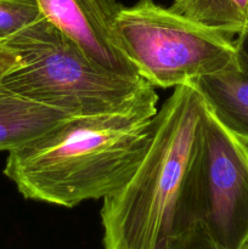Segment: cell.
<instances>
[{"label":"cell","mask_w":248,"mask_h":249,"mask_svg":"<svg viewBox=\"0 0 248 249\" xmlns=\"http://www.w3.org/2000/svg\"><path fill=\"white\" fill-rule=\"evenodd\" d=\"M177 249H216L202 233L192 232L177 246Z\"/></svg>","instance_id":"cell-11"},{"label":"cell","mask_w":248,"mask_h":249,"mask_svg":"<svg viewBox=\"0 0 248 249\" xmlns=\"http://www.w3.org/2000/svg\"><path fill=\"white\" fill-rule=\"evenodd\" d=\"M194 83L223 125L248 143V65L237 60Z\"/></svg>","instance_id":"cell-7"},{"label":"cell","mask_w":248,"mask_h":249,"mask_svg":"<svg viewBox=\"0 0 248 249\" xmlns=\"http://www.w3.org/2000/svg\"><path fill=\"white\" fill-rule=\"evenodd\" d=\"M203 108L195 83H186L157 109L145 156L128 181L104 198V249H177L182 242V197Z\"/></svg>","instance_id":"cell-2"},{"label":"cell","mask_w":248,"mask_h":249,"mask_svg":"<svg viewBox=\"0 0 248 249\" xmlns=\"http://www.w3.org/2000/svg\"><path fill=\"white\" fill-rule=\"evenodd\" d=\"M0 91L70 117L157 112L158 102L147 80L102 68L44 17L0 40Z\"/></svg>","instance_id":"cell-3"},{"label":"cell","mask_w":248,"mask_h":249,"mask_svg":"<svg viewBox=\"0 0 248 249\" xmlns=\"http://www.w3.org/2000/svg\"><path fill=\"white\" fill-rule=\"evenodd\" d=\"M170 10L229 38L248 32V0H174Z\"/></svg>","instance_id":"cell-9"},{"label":"cell","mask_w":248,"mask_h":249,"mask_svg":"<svg viewBox=\"0 0 248 249\" xmlns=\"http://www.w3.org/2000/svg\"><path fill=\"white\" fill-rule=\"evenodd\" d=\"M246 249H248V246H247V248H246Z\"/></svg>","instance_id":"cell-13"},{"label":"cell","mask_w":248,"mask_h":249,"mask_svg":"<svg viewBox=\"0 0 248 249\" xmlns=\"http://www.w3.org/2000/svg\"><path fill=\"white\" fill-rule=\"evenodd\" d=\"M43 17L36 0H0V40Z\"/></svg>","instance_id":"cell-10"},{"label":"cell","mask_w":248,"mask_h":249,"mask_svg":"<svg viewBox=\"0 0 248 249\" xmlns=\"http://www.w3.org/2000/svg\"><path fill=\"white\" fill-rule=\"evenodd\" d=\"M68 118L57 109L0 91V151L21 147Z\"/></svg>","instance_id":"cell-8"},{"label":"cell","mask_w":248,"mask_h":249,"mask_svg":"<svg viewBox=\"0 0 248 249\" xmlns=\"http://www.w3.org/2000/svg\"><path fill=\"white\" fill-rule=\"evenodd\" d=\"M119 39L153 88H177L228 68L238 60L235 39L201 26L155 0L122 7Z\"/></svg>","instance_id":"cell-5"},{"label":"cell","mask_w":248,"mask_h":249,"mask_svg":"<svg viewBox=\"0 0 248 249\" xmlns=\"http://www.w3.org/2000/svg\"><path fill=\"white\" fill-rule=\"evenodd\" d=\"M46 21L109 72L142 78L116 29L123 5L117 0H36ZM146 80V79H145Z\"/></svg>","instance_id":"cell-6"},{"label":"cell","mask_w":248,"mask_h":249,"mask_svg":"<svg viewBox=\"0 0 248 249\" xmlns=\"http://www.w3.org/2000/svg\"><path fill=\"white\" fill-rule=\"evenodd\" d=\"M185 238L202 233L216 249L248 246V143L204 101L196 151L182 197Z\"/></svg>","instance_id":"cell-4"},{"label":"cell","mask_w":248,"mask_h":249,"mask_svg":"<svg viewBox=\"0 0 248 249\" xmlns=\"http://www.w3.org/2000/svg\"><path fill=\"white\" fill-rule=\"evenodd\" d=\"M235 43L237 48L238 60L248 65V32H246L241 36H237L235 39Z\"/></svg>","instance_id":"cell-12"},{"label":"cell","mask_w":248,"mask_h":249,"mask_svg":"<svg viewBox=\"0 0 248 249\" xmlns=\"http://www.w3.org/2000/svg\"><path fill=\"white\" fill-rule=\"evenodd\" d=\"M157 112L66 119L10 151L4 174L27 199L73 208L121 189L145 156Z\"/></svg>","instance_id":"cell-1"}]
</instances>
